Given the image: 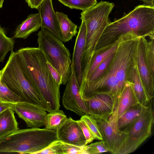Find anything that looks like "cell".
<instances>
[{"instance_id":"6da1fadb","label":"cell","mask_w":154,"mask_h":154,"mask_svg":"<svg viewBox=\"0 0 154 154\" xmlns=\"http://www.w3.org/2000/svg\"><path fill=\"white\" fill-rule=\"evenodd\" d=\"M114 55L107 68L97 79L86 83L80 89L81 96L85 100L97 94L109 95L118 102L131 67L136 63L135 44L130 39L122 36Z\"/></svg>"},{"instance_id":"7a4b0ae2","label":"cell","mask_w":154,"mask_h":154,"mask_svg":"<svg viewBox=\"0 0 154 154\" xmlns=\"http://www.w3.org/2000/svg\"><path fill=\"white\" fill-rule=\"evenodd\" d=\"M17 52L23 72L41 97L45 110L50 112L59 109L60 85L51 75L43 52L38 47H29Z\"/></svg>"},{"instance_id":"3957f363","label":"cell","mask_w":154,"mask_h":154,"mask_svg":"<svg viewBox=\"0 0 154 154\" xmlns=\"http://www.w3.org/2000/svg\"><path fill=\"white\" fill-rule=\"evenodd\" d=\"M127 33L154 39V7L139 5L121 18L109 22L97 43L93 56L111 47Z\"/></svg>"},{"instance_id":"277c9868","label":"cell","mask_w":154,"mask_h":154,"mask_svg":"<svg viewBox=\"0 0 154 154\" xmlns=\"http://www.w3.org/2000/svg\"><path fill=\"white\" fill-rule=\"evenodd\" d=\"M57 140L55 131L38 128L18 130L0 140V153L36 154Z\"/></svg>"},{"instance_id":"5b68a950","label":"cell","mask_w":154,"mask_h":154,"mask_svg":"<svg viewBox=\"0 0 154 154\" xmlns=\"http://www.w3.org/2000/svg\"><path fill=\"white\" fill-rule=\"evenodd\" d=\"M1 71V81L20 96L21 101L34 104L45 109L41 97L23 72L17 52L11 51L8 60Z\"/></svg>"},{"instance_id":"8992f818","label":"cell","mask_w":154,"mask_h":154,"mask_svg":"<svg viewBox=\"0 0 154 154\" xmlns=\"http://www.w3.org/2000/svg\"><path fill=\"white\" fill-rule=\"evenodd\" d=\"M37 35L38 48L61 76L62 85L66 84L71 73L69 51L62 41L46 28H41Z\"/></svg>"},{"instance_id":"52a82bcc","label":"cell","mask_w":154,"mask_h":154,"mask_svg":"<svg viewBox=\"0 0 154 154\" xmlns=\"http://www.w3.org/2000/svg\"><path fill=\"white\" fill-rule=\"evenodd\" d=\"M154 123L152 101L145 106L137 120L120 131L121 141L116 154H128L134 152L151 135Z\"/></svg>"},{"instance_id":"ba28073f","label":"cell","mask_w":154,"mask_h":154,"mask_svg":"<svg viewBox=\"0 0 154 154\" xmlns=\"http://www.w3.org/2000/svg\"><path fill=\"white\" fill-rule=\"evenodd\" d=\"M71 68V73L66 83L62 97V103L66 109L82 116L88 114V112L85 102L80 94L79 87L75 73L72 60Z\"/></svg>"},{"instance_id":"9c48e42d","label":"cell","mask_w":154,"mask_h":154,"mask_svg":"<svg viewBox=\"0 0 154 154\" xmlns=\"http://www.w3.org/2000/svg\"><path fill=\"white\" fill-rule=\"evenodd\" d=\"M94 118L109 152L116 154L121 141L120 131L117 123V118L112 114L107 117Z\"/></svg>"},{"instance_id":"30bf717a","label":"cell","mask_w":154,"mask_h":154,"mask_svg":"<svg viewBox=\"0 0 154 154\" xmlns=\"http://www.w3.org/2000/svg\"><path fill=\"white\" fill-rule=\"evenodd\" d=\"M11 108L25 121L28 127L39 128L44 125L47 113L44 109L24 101L14 103Z\"/></svg>"},{"instance_id":"8fae6325","label":"cell","mask_w":154,"mask_h":154,"mask_svg":"<svg viewBox=\"0 0 154 154\" xmlns=\"http://www.w3.org/2000/svg\"><path fill=\"white\" fill-rule=\"evenodd\" d=\"M84 101L88 114L94 117L111 115L117 104V101L114 97L104 94H93Z\"/></svg>"},{"instance_id":"7c38bea8","label":"cell","mask_w":154,"mask_h":154,"mask_svg":"<svg viewBox=\"0 0 154 154\" xmlns=\"http://www.w3.org/2000/svg\"><path fill=\"white\" fill-rule=\"evenodd\" d=\"M56 132L57 140L62 142L79 146L87 145L81 127L77 120L71 117L67 118Z\"/></svg>"},{"instance_id":"4fadbf2b","label":"cell","mask_w":154,"mask_h":154,"mask_svg":"<svg viewBox=\"0 0 154 154\" xmlns=\"http://www.w3.org/2000/svg\"><path fill=\"white\" fill-rule=\"evenodd\" d=\"M136 55L137 64L141 81L149 98L152 99L154 94V77L150 73L145 60L143 37L139 38Z\"/></svg>"},{"instance_id":"5bb4252c","label":"cell","mask_w":154,"mask_h":154,"mask_svg":"<svg viewBox=\"0 0 154 154\" xmlns=\"http://www.w3.org/2000/svg\"><path fill=\"white\" fill-rule=\"evenodd\" d=\"M37 9L41 18V28L48 29L62 41L58 19L53 9L52 0H43Z\"/></svg>"},{"instance_id":"9a60e30c","label":"cell","mask_w":154,"mask_h":154,"mask_svg":"<svg viewBox=\"0 0 154 154\" xmlns=\"http://www.w3.org/2000/svg\"><path fill=\"white\" fill-rule=\"evenodd\" d=\"M76 37L72 60L75 75L80 87L82 81V59L84 51L86 35V28L84 21L79 28Z\"/></svg>"},{"instance_id":"2e32d148","label":"cell","mask_w":154,"mask_h":154,"mask_svg":"<svg viewBox=\"0 0 154 154\" xmlns=\"http://www.w3.org/2000/svg\"><path fill=\"white\" fill-rule=\"evenodd\" d=\"M128 81L131 84L138 102L143 106L148 105L152 101L145 90L141 81L137 62L131 68L129 72Z\"/></svg>"},{"instance_id":"e0dca14e","label":"cell","mask_w":154,"mask_h":154,"mask_svg":"<svg viewBox=\"0 0 154 154\" xmlns=\"http://www.w3.org/2000/svg\"><path fill=\"white\" fill-rule=\"evenodd\" d=\"M138 103L131 83L127 81L121 91L113 114L118 118L129 108Z\"/></svg>"},{"instance_id":"ac0fdd59","label":"cell","mask_w":154,"mask_h":154,"mask_svg":"<svg viewBox=\"0 0 154 154\" xmlns=\"http://www.w3.org/2000/svg\"><path fill=\"white\" fill-rule=\"evenodd\" d=\"M41 27V20L39 13L31 14L17 27L13 38L26 39Z\"/></svg>"},{"instance_id":"d6986e66","label":"cell","mask_w":154,"mask_h":154,"mask_svg":"<svg viewBox=\"0 0 154 154\" xmlns=\"http://www.w3.org/2000/svg\"><path fill=\"white\" fill-rule=\"evenodd\" d=\"M18 130V124L12 108L0 113V140Z\"/></svg>"},{"instance_id":"ffe728a7","label":"cell","mask_w":154,"mask_h":154,"mask_svg":"<svg viewBox=\"0 0 154 154\" xmlns=\"http://www.w3.org/2000/svg\"><path fill=\"white\" fill-rule=\"evenodd\" d=\"M59 24L63 42H67L71 40L78 33L77 26L62 12H56Z\"/></svg>"},{"instance_id":"44dd1931","label":"cell","mask_w":154,"mask_h":154,"mask_svg":"<svg viewBox=\"0 0 154 154\" xmlns=\"http://www.w3.org/2000/svg\"><path fill=\"white\" fill-rule=\"evenodd\" d=\"M145 106L137 103L119 116L117 123L119 131L124 130L135 122L140 116Z\"/></svg>"},{"instance_id":"7402d4cb","label":"cell","mask_w":154,"mask_h":154,"mask_svg":"<svg viewBox=\"0 0 154 154\" xmlns=\"http://www.w3.org/2000/svg\"><path fill=\"white\" fill-rule=\"evenodd\" d=\"M67 118L66 116L61 110L50 112L47 114L45 117V128L56 131Z\"/></svg>"},{"instance_id":"603a6c76","label":"cell","mask_w":154,"mask_h":154,"mask_svg":"<svg viewBox=\"0 0 154 154\" xmlns=\"http://www.w3.org/2000/svg\"><path fill=\"white\" fill-rule=\"evenodd\" d=\"M119 42L118 38L111 47L93 57L91 60L87 79L100 64L106 58L115 51Z\"/></svg>"},{"instance_id":"cb8c5ba5","label":"cell","mask_w":154,"mask_h":154,"mask_svg":"<svg viewBox=\"0 0 154 154\" xmlns=\"http://www.w3.org/2000/svg\"><path fill=\"white\" fill-rule=\"evenodd\" d=\"M145 60L152 75L154 77V39L148 41L143 37Z\"/></svg>"},{"instance_id":"d4e9b609","label":"cell","mask_w":154,"mask_h":154,"mask_svg":"<svg viewBox=\"0 0 154 154\" xmlns=\"http://www.w3.org/2000/svg\"><path fill=\"white\" fill-rule=\"evenodd\" d=\"M14 44L13 38L7 37L4 29L0 26V63L3 62L8 52L13 51Z\"/></svg>"},{"instance_id":"484cf974","label":"cell","mask_w":154,"mask_h":154,"mask_svg":"<svg viewBox=\"0 0 154 154\" xmlns=\"http://www.w3.org/2000/svg\"><path fill=\"white\" fill-rule=\"evenodd\" d=\"M64 5L71 9L86 10L94 6L97 0H58Z\"/></svg>"},{"instance_id":"4316f807","label":"cell","mask_w":154,"mask_h":154,"mask_svg":"<svg viewBox=\"0 0 154 154\" xmlns=\"http://www.w3.org/2000/svg\"><path fill=\"white\" fill-rule=\"evenodd\" d=\"M115 52V51L112 53L99 64L87 79L84 85L79 89L82 88L86 83L94 81L101 76L107 68L114 55Z\"/></svg>"},{"instance_id":"83f0119b","label":"cell","mask_w":154,"mask_h":154,"mask_svg":"<svg viewBox=\"0 0 154 154\" xmlns=\"http://www.w3.org/2000/svg\"><path fill=\"white\" fill-rule=\"evenodd\" d=\"M80 119L86 125L95 139L103 140L97 120L94 117L89 114H86L82 116Z\"/></svg>"},{"instance_id":"f1b7e54d","label":"cell","mask_w":154,"mask_h":154,"mask_svg":"<svg viewBox=\"0 0 154 154\" xmlns=\"http://www.w3.org/2000/svg\"><path fill=\"white\" fill-rule=\"evenodd\" d=\"M0 98L5 101L16 103L22 101L20 97L8 88L1 81Z\"/></svg>"},{"instance_id":"f546056e","label":"cell","mask_w":154,"mask_h":154,"mask_svg":"<svg viewBox=\"0 0 154 154\" xmlns=\"http://www.w3.org/2000/svg\"><path fill=\"white\" fill-rule=\"evenodd\" d=\"M61 146L63 154H87V145L79 146L62 142Z\"/></svg>"},{"instance_id":"4dcf8cb0","label":"cell","mask_w":154,"mask_h":154,"mask_svg":"<svg viewBox=\"0 0 154 154\" xmlns=\"http://www.w3.org/2000/svg\"><path fill=\"white\" fill-rule=\"evenodd\" d=\"M87 146V154H98L109 152L108 147L103 140L92 143Z\"/></svg>"},{"instance_id":"1f68e13d","label":"cell","mask_w":154,"mask_h":154,"mask_svg":"<svg viewBox=\"0 0 154 154\" xmlns=\"http://www.w3.org/2000/svg\"><path fill=\"white\" fill-rule=\"evenodd\" d=\"M62 142L59 140H55L46 147L37 152L36 154H63L61 146Z\"/></svg>"},{"instance_id":"d6a6232c","label":"cell","mask_w":154,"mask_h":154,"mask_svg":"<svg viewBox=\"0 0 154 154\" xmlns=\"http://www.w3.org/2000/svg\"><path fill=\"white\" fill-rule=\"evenodd\" d=\"M81 127L86 140V144L92 142L95 138L91 131L84 122L80 119L77 120Z\"/></svg>"},{"instance_id":"836d02e7","label":"cell","mask_w":154,"mask_h":154,"mask_svg":"<svg viewBox=\"0 0 154 154\" xmlns=\"http://www.w3.org/2000/svg\"><path fill=\"white\" fill-rule=\"evenodd\" d=\"M47 64L52 76L57 83L59 85H62L61 77L57 71L47 60Z\"/></svg>"},{"instance_id":"e575fe53","label":"cell","mask_w":154,"mask_h":154,"mask_svg":"<svg viewBox=\"0 0 154 154\" xmlns=\"http://www.w3.org/2000/svg\"><path fill=\"white\" fill-rule=\"evenodd\" d=\"M14 104L4 101L0 98V113L7 109L11 108Z\"/></svg>"},{"instance_id":"d590c367","label":"cell","mask_w":154,"mask_h":154,"mask_svg":"<svg viewBox=\"0 0 154 154\" xmlns=\"http://www.w3.org/2000/svg\"><path fill=\"white\" fill-rule=\"evenodd\" d=\"M43 0H25L28 5L32 8L37 9Z\"/></svg>"},{"instance_id":"8d00e7d4","label":"cell","mask_w":154,"mask_h":154,"mask_svg":"<svg viewBox=\"0 0 154 154\" xmlns=\"http://www.w3.org/2000/svg\"><path fill=\"white\" fill-rule=\"evenodd\" d=\"M143 3L144 5L154 7V0H140Z\"/></svg>"},{"instance_id":"74e56055","label":"cell","mask_w":154,"mask_h":154,"mask_svg":"<svg viewBox=\"0 0 154 154\" xmlns=\"http://www.w3.org/2000/svg\"><path fill=\"white\" fill-rule=\"evenodd\" d=\"M4 1V0H0V8L2 7Z\"/></svg>"},{"instance_id":"f35d334b","label":"cell","mask_w":154,"mask_h":154,"mask_svg":"<svg viewBox=\"0 0 154 154\" xmlns=\"http://www.w3.org/2000/svg\"><path fill=\"white\" fill-rule=\"evenodd\" d=\"M1 72H2V71H1V70H0V84H1V80H0V78H1Z\"/></svg>"}]
</instances>
